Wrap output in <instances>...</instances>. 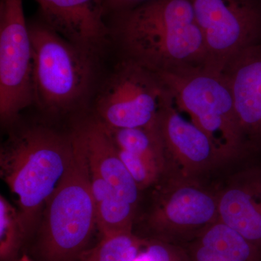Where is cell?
<instances>
[{
  "label": "cell",
  "instance_id": "obj_1",
  "mask_svg": "<svg viewBox=\"0 0 261 261\" xmlns=\"http://www.w3.org/2000/svg\"><path fill=\"white\" fill-rule=\"evenodd\" d=\"M123 59L156 73L205 67L206 51L192 0H151L109 17Z\"/></svg>",
  "mask_w": 261,
  "mask_h": 261
},
{
  "label": "cell",
  "instance_id": "obj_2",
  "mask_svg": "<svg viewBox=\"0 0 261 261\" xmlns=\"http://www.w3.org/2000/svg\"><path fill=\"white\" fill-rule=\"evenodd\" d=\"M73 153L71 134L40 126L14 132L2 146L1 176L17 197L27 236L69 167Z\"/></svg>",
  "mask_w": 261,
  "mask_h": 261
},
{
  "label": "cell",
  "instance_id": "obj_3",
  "mask_svg": "<svg viewBox=\"0 0 261 261\" xmlns=\"http://www.w3.org/2000/svg\"><path fill=\"white\" fill-rule=\"evenodd\" d=\"M71 136L69 167L45 203L37 245L43 261L78 260L96 226L90 167L80 126Z\"/></svg>",
  "mask_w": 261,
  "mask_h": 261
},
{
  "label": "cell",
  "instance_id": "obj_4",
  "mask_svg": "<svg viewBox=\"0 0 261 261\" xmlns=\"http://www.w3.org/2000/svg\"><path fill=\"white\" fill-rule=\"evenodd\" d=\"M33 46L34 104L48 113L68 112L92 92L97 58L49 28L29 23Z\"/></svg>",
  "mask_w": 261,
  "mask_h": 261
},
{
  "label": "cell",
  "instance_id": "obj_5",
  "mask_svg": "<svg viewBox=\"0 0 261 261\" xmlns=\"http://www.w3.org/2000/svg\"><path fill=\"white\" fill-rule=\"evenodd\" d=\"M181 113L206 132L231 162L249 152L224 72L206 67L157 73Z\"/></svg>",
  "mask_w": 261,
  "mask_h": 261
},
{
  "label": "cell",
  "instance_id": "obj_6",
  "mask_svg": "<svg viewBox=\"0 0 261 261\" xmlns=\"http://www.w3.org/2000/svg\"><path fill=\"white\" fill-rule=\"evenodd\" d=\"M147 224L154 238L175 245L192 241L219 221L218 189L167 169Z\"/></svg>",
  "mask_w": 261,
  "mask_h": 261
},
{
  "label": "cell",
  "instance_id": "obj_7",
  "mask_svg": "<svg viewBox=\"0 0 261 261\" xmlns=\"http://www.w3.org/2000/svg\"><path fill=\"white\" fill-rule=\"evenodd\" d=\"M168 95L157 73L123 59L97 94V118L113 129L154 126Z\"/></svg>",
  "mask_w": 261,
  "mask_h": 261
},
{
  "label": "cell",
  "instance_id": "obj_8",
  "mask_svg": "<svg viewBox=\"0 0 261 261\" xmlns=\"http://www.w3.org/2000/svg\"><path fill=\"white\" fill-rule=\"evenodd\" d=\"M206 51V68L224 72L247 48L261 44V11L249 0H192Z\"/></svg>",
  "mask_w": 261,
  "mask_h": 261
},
{
  "label": "cell",
  "instance_id": "obj_9",
  "mask_svg": "<svg viewBox=\"0 0 261 261\" xmlns=\"http://www.w3.org/2000/svg\"><path fill=\"white\" fill-rule=\"evenodd\" d=\"M34 104L33 46L23 0L0 1V117L14 121Z\"/></svg>",
  "mask_w": 261,
  "mask_h": 261
},
{
  "label": "cell",
  "instance_id": "obj_10",
  "mask_svg": "<svg viewBox=\"0 0 261 261\" xmlns=\"http://www.w3.org/2000/svg\"><path fill=\"white\" fill-rule=\"evenodd\" d=\"M157 128L166 152L167 169L204 180L231 163L210 136L182 116L170 92L159 113Z\"/></svg>",
  "mask_w": 261,
  "mask_h": 261
},
{
  "label": "cell",
  "instance_id": "obj_11",
  "mask_svg": "<svg viewBox=\"0 0 261 261\" xmlns=\"http://www.w3.org/2000/svg\"><path fill=\"white\" fill-rule=\"evenodd\" d=\"M42 21L98 58L111 39L103 0H35Z\"/></svg>",
  "mask_w": 261,
  "mask_h": 261
},
{
  "label": "cell",
  "instance_id": "obj_12",
  "mask_svg": "<svg viewBox=\"0 0 261 261\" xmlns=\"http://www.w3.org/2000/svg\"><path fill=\"white\" fill-rule=\"evenodd\" d=\"M224 73L249 151H261V44L241 51Z\"/></svg>",
  "mask_w": 261,
  "mask_h": 261
},
{
  "label": "cell",
  "instance_id": "obj_13",
  "mask_svg": "<svg viewBox=\"0 0 261 261\" xmlns=\"http://www.w3.org/2000/svg\"><path fill=\"white\" fill-rule=\"evenodd\" d=\"M217 189L219 221L261 252V170H239Z\"/></svg>",
  "mask_w": 261,
  "mask_h": 261
},
{
  "label": "cell",
  "instance_id": "obj_14",
  "mask_svg": "<svg viewBox=\"0 0 261 261\" xmlns=\"http://www.w3.org/2000/svg\"><path fill=\"white\" fill-rule=\"evenodd\" d=\"M79 126L91 171L97 173L137 207L141 190L122 161L107 127L97 118Z\"/></svg>",
  "mask_w": 261,
  "mask_h": 261
},
{
  "label": "cell",
  "instance_id": "obj_15",
  "mask_svg": "<svg viewBox=\"0 0 261 261\" xmlns=\"http://www.w3.org/2000/svg\"><path fill=\"white\" fill-rule=\"evenodd\" d=\"M186 261H261V252L219 220L181 245Z\"/></svg>",
  "mask_w": 261,
  "mask_h": 261
},
{
  "label": "cell",
  "instance_id": "obj_16",
  "mask_svg": "<svg viewBox=\"0 0 261 261\" xmlns=\"http://www.w3.org/2000/svg\"><path fill=\"white\" fill-rule=\"evenodd\" d=\"M91 178L96 226L102 238L132 232L137 207L97 173L91 171Z\"/></svg>",
  "mask_w": 261,
  "mask_h": 261
},
{
  "label": "cell",
  "instance_id": "obj_17",
  "mask_svg": "<svg viewBox=\"0 0 261 261\" xmlns=\"http://www.w3.org/2000/svg\"><path fill=\"white\" fill-rule=\"evenodd\" d=\"M108 129L118 149L153 161L166 169L167 168L166 152L157 124L147 128Z\"/></svg>",
  "mask_w": 261,
  "mask_h": 261
},
{
  "label": "cell",
  "instance_id": "obj_18",
  "mask_svg": "<svg viewBox=\"0 0 261 261\" xmlns=\"http://www.w3.org/2000/svg\"><path fill=\"white\" fill-rule=\"evenodd\" d=\"M147 242L133 231L103 237L99 243L84 252L79 261H134Z\"/></svg>",
  "mask_w": 261,
  "mask_h": 261
},
{
  "label": "cell",
  "instance_id": "obj_19",
  "mask_svg": "<svg viewBox=\"0 0 261 261\" xmlns=\"http://www.w3.org/2000/svg\"><path fill=\"white\" fill-rule=\"evenodd\" d=\"M27 238L18 211L3 196L0 197V259L13 261Z\"/></svg>",
  "mask_w": 261,
  "mask_h": 261
},
{
  "label": "cell",
  "instance_id": "obj_20",
  "mask_svg": "<svg viewBox=\"0 0 261 261\" xmlns=\"http://www.w3.org/2000/svg\"><path fill=\"white\" fill-rule=\"evenodd\" d=\"M118 149L122 161L141 191L157 184L166 172V168L153 161Z\"/></svg>",
  "mask_w": 261,
  "mask_h": 261
},
{
  "label": "cell",
  "instance_id": "obj_21",
  "mask_svg": "<svg viewBox=\"0 0 261 261\" xmlns=\"http://www.w3.org/2000/svg\"><path fill=\"white\" fill-rule=\"evenodd\" d=\"M134 261H186V255L181 245L152 239L147 240Z\"/></svg>",
  "mask_w": 261,
  "mask_h": 261
},
{
  "label": "cell",
  "instance_id": "obj_22",
  "mask_svg": "<svg viewBox=\"0 0 261 261\" xmlns=\"http://www.w3.org/2000/svg\"><path fill=\"white\" fill-rule=\"evenodd\" d=\"M151 0H103L106 18L111 15L134 9Z\"/></svg>",
  "mask_w": 261,
  "mask_h": 261
},
{
  "label": "cell",
  "instance_id": "obj_23",
  "mask_svg": "<svg viewBox=\"0 0 261 261\" xmlns=\"http://www.w3.org/2000/svg\"><path fill=\"white\" fill-rule=\"evenodd\" d=\"M18 261H32L29 259V257L27 256V255H23V257H21V258L20 259V260Z\"/></svg>",
  "mask_w": 261,
  "mask_h": 261
}]
</instances>
